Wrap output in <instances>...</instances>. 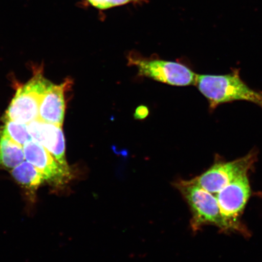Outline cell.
<instances>
[{
  "label": "cell",
  "instance_id": "obj_1",
  "mask_svg": "<svg viewBox=\"0 0 262 262\" xmlns=\"http://www.w3.org/2000/svg\"><path fill=\"white\" fill-rule=\"evenodd\" d=\"M195 84L212 110L221 104L237 100L248 101L262 110V93L249 87L237 70L225 75L196 74Z\"/></svg>",
  "mask_w": 262,
  "mask_h": 262
},
{
  "label": "cell",
  "instance_id": "obj_2",
  "mask_svg": "<svg viewBox=\"0 0 262 262\" xmlns=\"http://www.w3.org/2000/svg\"><path fill=\"white\" fill-rule=\"evenodd\" d=\"M177 189L188 204L191 213L190 226L193 232L203 227L212 225L228 233L215 194L193 183L191 180H179L174 183Z\"/></svg>",
  "mask_w": 262,
  "mask_h": 262
},
{
  "label": "cell",
  "instance_id": "obj_3",
  "mask_svg": "<svg viewBox=\"0 0 262 262\" xmlns=\"http://www.w3.org/2000/svg\"><path fill=\"white\" fill-rule=\"evenodd\" d=\"M251 194L248 175L235 180L215 194L228 233L236 232L245 237L250 236V232L241 218Z\"/></svg>",
  "mask_w": 262,
  "mask_h": 262
},
{
  "label": "cell",
  "instance_id": "obj_4",
  "mask_svg": "<svg viewBox=\"0 0 262 262\" xmlns=\"http://www.w3.org/2000/svg\"><path fill=\"white\" fill-rule=\"evenodd\" d=\"M257 160V153L254 150L232 161L218 159L205 172L191 180L206 191L216 194L235 180L248 175Z\"/></svg>",
  "mask_w": 262,
  "mask_h": 262
},
{
  "label": "cell",
  "instance_id": "obj_5",
  "mask_svg": "<svg viewBox=\"0 0 262 262\" xmlns=\"http://www.w3.org/2000/svg\"><path fill=\"white\" fill-rule=\"evenodd\" d=\"M40 73L19 87L6 114V119L28 124L38 119L42 96L51 84Z\"/></svg>",
  "mask_w": 262,
  "mask_h": 262
},
{
  "label": "cell",
  "instance_id": "obj_6",
  "mask_svg": "<svg viewBox=\"0 0 262 262\" xmlns=\"http://www.w3.org/2000/svg\"><path fill=\"white\" fill-rule=\"evenodd\" d=\"M129 64L136 67L140 76L177 86L195 83L196 74L185 65L159 59L130 56Z\"/></svg>",
  "mask_w": 262,
  "mask_h": 262
},
{
  "label": "cell",
  "instance_id": "obj_7",
  "mask_svg": "<svg viewBox=\"0 0 262 262\" xmlns=\"http://www.w3.org/2000/svg\"><path fill=\"white\" fill-rule=\"evenodd\" d=\"M24 150L26 161L43 173L51 184L63 186L73 178L71 169L61 165L47 149L34 140L26 143Z\"/></svg>",
  "mask_w": 262,
  "mask_h": 262
},
{
  "label": "cell",
  "instance_id": "obj_8",
  "mask_svg": "<svg viewBox=\"0 0 262 262\" xmlns=\"http://www.w3.org/2000/svg\"><path fill=\"white\" fill-rule=\"evenodd\" d=\"M27 124L32 139L47 149L61 165L70 169L66 159L65 140L62 125L45 122L39 119Z\"/></svg>",
  "mask_w": 262,
  "mask_h": 262
},
{
  "label": "cell",
  "instance_id": "obj_9",
  "mask_svg": "<svg viewBox=\"0 0 262 262\" xmlns=\"http://www.w3.org/2000/svg\"><path fill=\"white\" fill-rule=\"evenodd\" d=\"M71 83L68 79L59 85L52 83L49 85L41 101L39 119L63 125L66 108L64 94Z\"/></svg>",
  "mask_w": 262,
  "mask_h": 262
},
{
  "label": "cell",
  "instance_id": "obj_10",
  "mask_svg": "<svg viewBox=\"0 0 262 262\" xmlns=\"http://www.w3.org/2000/svg\"><path fill=\"white\" fill-rule=\"evenodd\" d=\"M11 176L18 184L31 191L37 190L48 182L43 173L28 161L23 162L12 169Z\"/></svg>",
  "mask_w": 262,
  "mask_h": 262
},
{
  "label": "cell",
  "instance_id": "obj_11",
  "mask_svg": "<svg viewBox=\"0 0 262 262\" xmlns=\"http://www.w3.org/2000/svg\"><path fill=\"white\" fill-rule=\"evenodd\" d=\"M24 146L1 134L0 135V168L12 170L24 162Z\"/></svg>",
  "mask_w": 262,
  "mask_h": 262
},
{
  "label": "cell",
  "instance_id": "obj_12",
  "mask_svg": "<svg viewBox=\"0 0 262 262\" xmlns=\"http://www.w3.org/2000/svg\"><path fill=\"white\" fill-rule=\"evenodd\" d=\"M1 134L22 146L33 140L29 133L27 124L7 119H6Z\"/></svg>",
  "mask_w": 262,
  "mask_h": 262
},
{
  "label": "cell",
  "instance_id": "obj_13",
  "mask_svg": "<svg viewBox=\"0 0 262 262\" xmlns=\"http://www.w3.org/2000/svg\"><path fill=\"white\" fill-rule=\"evenodd\" d=\"M133 1V0H88L92 6L100 10H106L128 4Z\"/></svg>",
  "mask_w": 262,
  "mask_h": 262
},
{
  "label": "cell",
  "instance_id": "obj_14",
  "mask_svg": "<svg viewBox=\"0 0 262 262\" xmlns=\"http://www.w3.org/2000/svg\"><path fill=\"white\" fill-rule=\"evenodd\" d=\"M148 114V111L145 107H140L136 110V117H139L140 119H143L145 117L147 114Z\"/></svg>",
  "mask_w": 262,
  "mask_h": 262
}]
</instances>
